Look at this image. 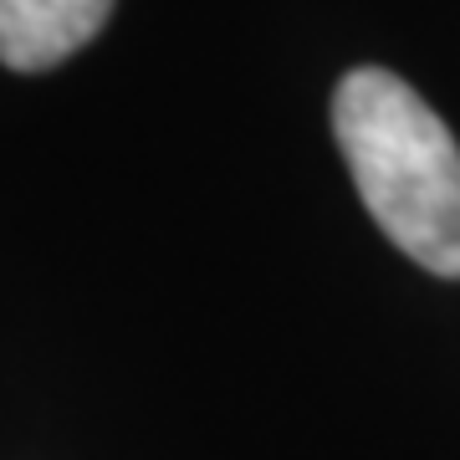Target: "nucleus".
<instances>
[{"instance_id":"1","label":"nucleus","mask_w":460,"mask_h":460,"mask_svg":"<svg viewBox=\"0 0 460 460\" xmlns=\"http://www.w3.org/2000/svg\"><path fill=\"white\" fill-rule=\"evenodd\" d=\"M332 133L368 215L410 261L460 277V144L445 118L384 66L348 72Z\"/></svg>"},{"instance_id":"2","label":"nucleus","mask_w":460,"mask_h":460,"mask_svg":"<svg viewBox=\"0 0 460 460\" xmlns=\"http://www.w3.org/2000/svg\"><path fill=\"white\" fill-rule=\"evenodd\" d=\"M113 16V0H0V62L47 72L83 51Z\"/></svg>"}]
</instances>
